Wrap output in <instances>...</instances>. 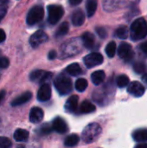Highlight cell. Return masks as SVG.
<instances>
[{
	"label": "cell",
	"instance_id": "obj_32",
	"mask_svg": "<svg viewBox=\"0 0 147 148\" xmlns=\"http://www.w3.org/2000/svg\"><path fill=\"white\" fill-rule=\"evenodd\" d=\"M10 65V61L6 57H0V69H6Z\"/></svg>",
	"mask_w": 147,
	"mask_h": 148
},
{
	"label": "cell",
	"instance_id": "obj_3",
	"mask_svg": "<svg viewBox=\"0 0 147 148\" xmlns=\"http://www.w3.org/2000/svg\"><path fill=\"white\" fill-rule=\"evenodd\" d=\"M54 85L61 95H66L72 91V82H71V80L68 76L62 75V74L59 75L55 79Z\"/></svg>",
	"mask_w": 147,
	"mask_h": 148
},
{
	"label": "cell",
	"instance_id": "obj_18",
	"mask_svg": "<svg viewBox=\"0 0 147 148\" xmlns=\"http://www.w3.org/2000/svg\"><path fill=\"white\" fill-rule=\"evenodd\" d=\"M82 41L86 48L88 49H92L94 45L95 42V38L94 36L90 33V32H85L82 35Z\"/></svg>",
	"mask_w": 147,
	"mask_h": 148
},
{
	"label": "cell",
	"instance_id": "obj_34",
	"mask_svg": "<svg viewBox=\"0 0 147 148\" xmlns=\"http://www.w3.org/2000/svg\"><path fill=\"white\" fill-rule=\"evenodd\" d=\"M52 129H53V128L50 127L48 124H45V125H43V126L42 127L41 131H42V133L43 134H49V133L51 132Z\"/></svg>",
	"mask_w": 147,
	"mask_h": 148
},
{
	"label": "cell",
	"instance_id": "obj_38",
	"mask_svg": "<svg viewBox=\"0 0 147 148\" xmlns=\"http://www.w3.org/2000/svg\"><path fill=\"white\" fill-rule=\"evenodd\" d=\"M5 38H6V35H5L4 31L0 29V42H2L3 41H4Z\"/></svg>",
	"mask_w": 147,
	"mask_h": 148
},
{
	"label": "cell",
	"instance_id": "obj_20",
	"mask_svg": "<svg viewBox=\"0 0 147 148\" xmlns=\"http://www.w3.org/2000/svg\"><path fill=\"white\" fill-rule=\"evenodd\" d=\"M105 77H106V75L105 73L102 71V70H98V71H95L91 75V80L93 82V83L94 85H100L101 84L104 80H105Z\"/></svg>",
	"mask_w": 147,
	"mask_h": 148
},
{
	"label": "cell",
	"instance_id": "obj_36",
	"mask_svg": "<svg viewBox=\"0 0 147 148\" xmlns=\"http://www.w3.org/2000/svg\"><path fill=\"white\" fill-rule=\"evenodd\" d=\"M49 59V60H53L56 57V52L55 50H51L49 53V56H48Z\"/></svg>",
	"mask_w": 147,
	"mask_h": 148
},
{
	"label": "cell",
	"instance_id": "obj_21",
	"mask_svg": "<svg viewBox=\"0 0 147 148\" xmlns=\"http://www.w3.org/2000/svg\"><path fill=\"white\" fill-rule=\"evenodd\" d=\"M66 71L68 74H69L72 76H77L80 75L82 73L81 68L78 63H72L68 65L66 69Z\"/></svg>",
	"mask_w": 147,
	"mask_h": 148
},
{
	"label": "cell",
	"instance_id": "obj_9",
	"mask_svg": "<svg viewBox=\"0 0 147 148\" xmlns=\"http://www.w3.org/2000/svg\"><path fill=\"white\" fill-rule=\"evenodd\" d=\"M51 77H52L51 73L45 72L42 70H35L29 75V78L32 82H38L42 84L46 83V82L50 80Z\"/></svg>",
	"mask_w": 147,
	"mask_h": 148
},
{
	"label": "cell",
	"instance_id": "obj_13",
	"mask_svg": "<svg viewBox=\"0 0 147 148\" xmlns=\"http://www.w3.org/2000/svg\"><path fill=\"white\" fill-rule=\"evenodd\" d=\"M43 116H44V114H43L42 109L37 107L33 108L29 112V121L30 122L34 124H37L41 122L43 119Z\"/></svg>",
	"mask_w": 147,
	"mask_h": 148
},
{
	"label": "cell",
	"instance_id": "obj_41",
	"mask_svg": "<svg viewBox=\"0 0 147 148\" xmlns=\"http://www.w3.org/2000/svg\"><path fill=\"white\" fill-rule=\"evenodd\" d=\"M135 148H147V144L146 143H143V144H139L138 146H136Z\"/></svg>",
	"mask_w": 147,
	"mask_h": 148
},
{
	"label": "cell",
	"instance_id": "obj_6",
	"mask_svg": "<svg viewBox=\"0 0 147 148\" xmlns=\"http://www.w3.org/2000/svg\"><path fill=\"white\" fill-rule=\"evenodd\" d=\"M102 62H103L102 55L100 53H96V52L91 53V54L86 56L84 58V63L88 69L101 65Z\"/></svg>",
	"mask_w": 147,
	"mask_h": 148
},
{
	"label": "cell",
	"instance_id": "obj_39",
	"mask_svg": "<svg viewBox=\"0 0 147 148\" xmlns=\"http://www.w3.org/2000/svg\"><path fill=\"white\" fill-rule=\"evenodd\" d=\"M82 2V0H69V3L71 5L73 6H75V5H78L79 3H81Z\"/></svg>",
	"mask_w": 147,
	"mask_h": 148
},
{
	"label": "cell",
	"instance_id": "obj_42",
	"mask_svg": "<svg viewBox=\"0 0 147 148\" xmlns=\"http://www.w3.org/2000/svg\"><path fill=\"white\" fill-rule=\"evenodd\" d=\"M142 80H143L144 82H146L147 84V74H145V75L142 76Z\"/></svg>",
	"mask_w": 147,
	"mask_h": 148
},
{
	"label": "cell",
	"instance_id": "obj_30",
	"mask_svg": "<svg viewBox=\"0 0 147 148\" xmlns=\"http://www.w3.org/2000/svg\"><path fill=\"white\" fill-rule=\"evenodd\" d=\"M133 69L137 74H144L146 71V66L143 62H136L133 65Z\"/></svg>",
	"mask_w": 147,
	"mask_h": 148
},
{
	"label": "cell",
	"instance_id": "obj_2",
	"mask_svg": "<svg viewBox=\"0 0 147 148\" xmlns=\"http://www.w3.org/2000/svg\"><path fill=\"white\" fill-rule=\"evenodd\" d=\"M101 134V127L98 123L88 125L82 132V140L85 143L90 144L94 142Z\"/></svg>",
	"mask_w": 147,
	"mask_h": 148
},
{
	"label": "cell",
	"instance_id": "obj_7",
	"mask_svg": "<svg viewBox=\"0 0 147 148\" xmlns=\"http://www.w3.org/2000/svg\"><path fill=\"white\" fill-rule=\"evenodd\" d=\"M118 54H119V56L121 59L125 60L126 62L131 61L133 57V55H134L133 51L132 49V46L127 42L120 43V45L119 46Z\"/></svg>",
	"mask_w": 147,
	"mask_h": 148
},
{
	"label": "cell",
	"instance_id": "obj_1",
	"mask_svg": "<svg viewBox=\"0 0 147 148\" xmlns=\"http://www.w3.org/2000/svg\"><path fill=\"white\" fill-rule=\"evenodd\" d=\"M147 36L146 21L143 18L136 19L131 25V37L134 41L144 39Z\"/></svg>",
	"mask_w": 147,
	"mask_h": 148
},
{
	"label": "cell",
	"instance_id": "obj_15",
	"mask_svg": "<svg viewBox=\"0 0 147 148\" xmlns=\"http://www.w3.org/2000/svg\"><path fill=\"white\" fill-rule=\"evenodd\" d=\"M31 98H32V94L30 92H25L23 95L16 97L11 102V106L12 107H17V106H20V105H23V104L28 102Z\"/></svg>",
	"mask_w": 147,
	"mask_h": 148
},
{
	"label": "cell",
	"instance_id": "obj_19",
	"mask_svg": "<svg viewBox=\"0 0 147 148\" xmlns=\"http://www.w3.org/2000/svg\"><path fill=\"white\" fill-rule=\"evenodd\" d=\"M14 139L18 142H25L29 139V132L25 129H16L14 133Z\"/></svg>",
	"mask_w": 147,
	"mask_h": 148
},
{
	"label": "cell",
	"instance_id": "obj_4",
	"mask_svg": "<svg viewBox=\"0 0 147 148\" xmlns=\"http://www.w3.org/2000/svg\"><path fill=\"white\" fill-rule=\"evenodd\" d=\"M44 16V10L42 6H34L31 8L27 15V23L29 25H34L37 23H39Z\"/></svg>",
	"mask_w": 147,
	"mask_h": 148
},
{
	"label": "cell",
	"instance_id": "obj_29",
	"mask_svg": "<svg viewBox=\"0 0 147 148\" xmlns=\"http://www.w3.org/2000/svg\"><path fill=\"white\" fill-rule=\"evenodd\" d=\"M68 29H69V26H68V23L67 22L65 23H62L60 27L58 28L57 31H56V36H64L68 33Z\"/></svg>",
	"mask_w": 147,
	"mask_h": 148
},
{
	"label": "cell",
	"instance_id": "obj_31",
	"mask_svg": "<svg viewBox=\"0 0 147 148\" xmlns=\"http://www.w3.org/2000/svg\"><path fill=\"white\" fill-rule=\"evenodd\" d=\"M11 141L6 137H0V148H10Z\"/></svg>",
	"mask_w": 147,
	"mask_h": 148
},
{
	"label": "cell",
	"instance_id": "obj_12",
	"mask_svg": "<svg viewBox=\"0 0 147 148\" xmlns=\"http://www.w3.org/2000/svg\"><path fill=\"white\" fill-rule=\"evenodd\" d=\"M52 128L58 134H66L68 131V124L61 117H57L54 120L52 123Z\"/></svg>",
	"mask_w": 147,
	"mask_h": 148
},
{
	"label": "cell",
	"instance_id": "obj_11",
	"mask_svg": "<svg viewBox=\"0 0 147 148\" xmlns=\"http://www.w3.org/2000/svg\"><path fill=\"white\" fill-rule=\"evenodd\" d=\"M51 97V88L48 83L42 84L37 93V99L40 101H47Z\"/></svg>",
	"mask_w": 147,
	"mask_h": 148
},
{
	"label": "cell",
	"instance_id": "obj_10",
	"mask_svg": "<svg viewBox=\"0 0 147 148\" xmlns=\"http://www.w3.org/2000/svg\"><path fill=\"white\" fill-rule=\"evenodd\" d=\"M145 87L139 82H133L127 87V91L130 95L135 97H140L145 94Z\"/></svg>",
	"mask_w": 147,
	"mask_h": 148
},
{
	"label": "cell",
	"instance_id": "obj_16",
	"mask_svg": "<svg viewBox=\"0 0 147 148\" xmlns=\"http://www.w3.org/2000/svg\"><path fill=\"white\" fill-rule=\"evenodd\" d=\"M85 21V15L84 12L78 9L77 10H75L73 15H72V23L75 26H81L84 23Z\"/></svg>",
	"mask_w": 147,
	"mask_h": 148
},
{
	"label": "cell",
	"instance_id": "obj_17",
	"mask_svg": "<svg viewBox=\"0 0 147 148\" xmlns=\"http://www.w3.org/2000/svg\"><path fill=\"white\" fill-rule=\"evenodd\" d=\"M133 138L135 141L138 142H146L147 141V129L141 128L135 130L133 133Z\"/></svg>",
	"mask_w": 147,
	"mask_h": 148
},
{
	"label": "cell",
	"instance_id": "obj_23",
	"mask_svg": "<svg viewBox=\"0 0 147 148\" xmlns=\"http://www.w3.org/2000/svg\"><path fill=\"white\" fill-rule=\"evenodd\" d=\"M79 140H80V138H79L78 135H76V134H70V135H68L65 139L64 144L68 147H73L76 146L79 143Z\"/></svg>",
	"mask_w": 147,
	"mask_h": 148
},
{
	"label": "cell",
	"instance_id": "obj_8",
	"mask_svg": "<svg viewBox=\"0 0 147 148\" xmlns=\"http://www.w3.org/2000/svg\"><path fill=\"white\" fill-rule=\"evenodd\" d=\"M48 40V36L43 30L36 31L29 38V44L33 48H37Z\"/></svg>",
	"mask_w": 147,
	"mask_h": 148
},
{
	"label": "cell",
	"instance_id": "obj_28",
	"mask_svg": "<svg viewBox=\"0 0 147 148\" xmlns=\"http://www.w3.org/2000/svg\"><path fill=\"white\" fill-rule=\"evenodd\" d=\"M116 36H118L120 39H126L128 36V29L126 26H121L117 29L116 32Z\"/></svg>",
	"mask_w": 147,
	"mask_h": 148
},
{
	"label": "cell",
	"instance_id": "obj_33",
	"mask_svg": "<svg viewBox=\"0 0 147 148\" xmlns=\"http://www.w3.org/2000/svg\"><path fill=\"white\" fill-rule=\"evenodd\" d=\"M96 32L98 33V35L101 37V38H105L107 37V30L104 28L99 27L96 29Z\"/></svg>",
	"mask_w": 147,
	"mask_h": 148
},
{
	"label": "cell",
	"instance_id": "obj_26",
	"mask_svg": "<svg viewBox=\"0 0 147 148\" xmlns=\"http://www.w3.org/2000/svg\"><path fill=\"white\" fill-rule=\"evenodd\" d=\"M129 78L126 75H121L117 78V86L120 88H123L125 87H128L129 85Z\"/></svg>",
	"mask_w": 147,
	"mask_h": 148
},
{
	"label": "cell",
	"instance_id": "obj_40",
	"mask_svg": "<svg viewBox=\"0 0 147 148\" xmlns=\"http://www.w3.org/2000/svg\"><path fill=\"white\" fill-rule=\"evenodd\" d=\"M4 96H5V91H4V90H1V91H0V103H1L2 101L3 100Z\"/></svg>",
	"mask_w": 147,
	"mask_h": 148
},
{
	"label": "cell",
	"instance_id": "obj_22",
	"mask_svg": "<svg viewBox=\"0 0 147 148\" xmlns=\"http://www.w3.org/2000/svg\"><path fill=\"white\" fill-rule=\"evenodd\" d=\"M96 109L95 106L88 101H85L81 103L80 107V112L82 114H89L94 112Z\"/></svg>",
	"mask_w": 147,
	"mask_h": 148
},
{
	"label": "cell",
	"instance_id": "obj_37",
	"mask_svg": "<svg viewBox=\"0 0 147 148\" xmlns=\"http://www.w3.org/2000/svg\"><path fill=\"white\" fill-rule=\"evenodd\" d=\"M140 49H141V50H142L144 53L147 54V41L146 42H143V43H141Z\"/></svg>",
	"mask_w": 147,
	"mask_h": 148
},
{
	"label": "cell",
	"instance_id": "obj_27",
	"mask_svg": "<svg viewBox=\"0 0 147 148\" xmlns=\"http://www.w3.org/2000/svg\"><path fill=\"white\" fill-rule=\"evenodd\" d=\"M116 43L114 42H110L106 47V53L108 57H113L116 53Z\"/></svg>",
	"mask_w": 147,
	"mask_h": 148
},
{
	"label": "cell",
	"instance_id": "obj_5",
	"mask_svg": "<svg viewBox=\"0 0 147 148\" xmlns=\"http://www.w3.org/2000/svg\"><path fill=\"white\" fill-rule=\"evenodd\" d=\"M48 12H49V22L51 24H55L63 16L64 10L62 6L49 5L48 7Z\"/></svg>",
	"mask_w": 147,
	"mask_h": 148
},
{
	"label": "cell",
	"instance_id": "obj_25",
	"mask_svg": "<svg viewBox=\"0 0 147 148\" xmlns=\"http://www.w3.org/2000/svg\"><path fill=\"white\" fill-rule=\"evenodd\" d=\"M88 88V81L84 78H80L75 82V88L79 92H83Z\"/></svg>",
	"mask_w": 147,
	"mask_h": 148
},
{
	"label": "cell",
	"instance_id": "obj_35",
	"mask_svg": "<svg viewBox=\"0 0 147 148\" xmlns=\"http://www.w3.org/2000/svg\"><path fill=\"white\" fill-rule=\"evenodd\" d=\"M6 12H7L6 7L3 6V5H0V22L3 18V16L6 15Z\"/></svg>",
	"mask_w": 147,
	"mask_h": 148
},
{
	"label": "cell",
	"instance_id": "obj_14",
	"mask_svg": "<svg viewBox=\"0 0 147 148\" xmlns=\"http://www.w3.org/2000/svg\"><path fill=\"white\" fill-rule=\"evenodd\" d=\"M78 96L72 95L70 96L65 103V109L68 113H75L78 107Z\"/></svg>",
	"mask_w": 147,
	"mask_h": 148
},
{
	"label": "cell",
	"instance_id": "obj_43",
	"mask_svg": "<svg viewBox=\"0 0 147 148\" xmlns=\"http://www.w3.org/2000/svg\"><path fill=\"white\" fill-rule=\"evenodd\" d=\"M9 0H0V3H7Z\"/></svg>",
	"mask_w": 147,
	"mask_h": 148
},
{
	"label": "cell",
	"instance_id": "obj_24",
	"mask_svg": "<svg viewBox=\"0 0 147 148\" xmlns=\"http://www.w3.org/2000/svg\"><path fill=\"white\" fill-rule=\"evenodd\" d=\"M87 14L88 16H94L97 9V1L96 0H88L86 3Z\"/></svg>",
	"mask_w": 147,
	"mask_h": 148
}]
</instances>
